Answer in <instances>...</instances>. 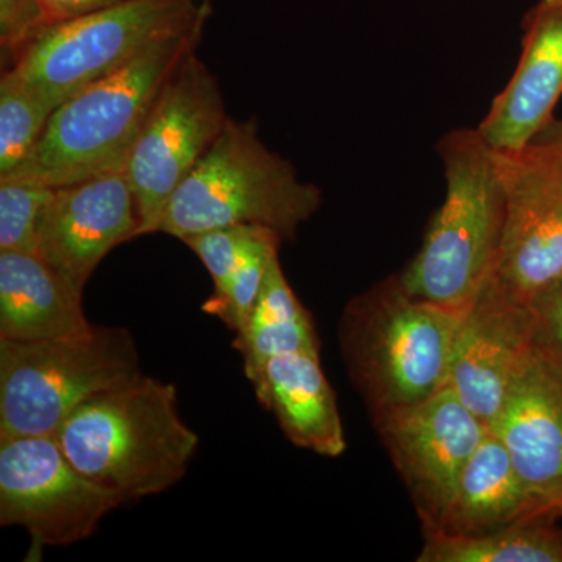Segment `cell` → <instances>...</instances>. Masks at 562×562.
I'll list each match as a JSON object with an SVG mask.
<instances>
[{"instance_id":"5b68a950","label":"cell","mask_w":562,"mask_h":562,"mask_svg":"<svg viewBox=\"0 0 562 562\" xmlns=\"http://www.w3.org/2000/svg\"><path fill=\"white\" fill-rule=\"evenodd\" d=\"M322 205L316 184L262 143L257 120L228 117L224 131L166 205L160 232L181 243L232 225H260L294 241Z\"/></svg>"},{"instance_id":"7402d4cb","label":"cell","mask_w":562,"mask_h":562,"mask_svg":"<svg viewBox=\"0 0 562 562\" xmlns=\"http://www.w3.org/2000/svg\"><path fill=\"white\" fill-rule=\"evenodd\" d=\"M55 188L22 177H0V250L36 254L44 211Z\"/></svg>"},{"instance_id":"6da1fadb","label":"cell","mask_w":562,"mask_h":562,"mask_svg":"<svg viewBox=\"0 0 562 562\" xmlns=\"http://www.w3.org/2000/svg\"><path fill=\"white\" fill-rule=\"evenodd\" d=\"M205 29L195 25L165 36L127 65L74 92L54 110L36 146L9 176L58 188L125 169L166 81L198 50Z\"/></svg>"},{"instance_id":"52a82bcc","label":"cell","mask_w":562,"mask_h":562,"mask_svg":"<svg viewBox=\"0 0 562 562\" xmlns=\"http://www.w3.org/2000/svg\"><path fill=\"white\" fill-rule=\"evenodd\" d=\"M213 0H122L50 25L13 68L57 109L165 36L209 24Z\"/></svg>"},{"instance_id":"7c38bea8","label":"cell","mask_w":562,"mask_h":562,"mask_svg":"<svg viewBox=\"0 0 562 562\" xmlns=\"http://www.w3.org/2000/svg\"><path fill=\"white\" fill-rule=\"evenodd\" d=\"M139 214L125 169L55 188L44 211L36 255L80 291L103 258L139 238Z\"/></svg>"},{"instance_id":"8992f818","label":"cell","mask_w":562,"mask_h":562,"mask_svg":"<svg viewBox=\"0 0 562 562\" xmlns=\"http://www.w3.org/2000/svg\"><path fill=\"white\" fill-rule=\"evenodd\" d=\"M140 375L128 328L92 325L66 338L0 339V439L55 435L81 403Z\"/></svg>"},{"instance_id":"ffe728a7","label":"cell","mask_w":562,"mask_h":562,"mask_svg":"<svg viewBox=\"0 0 562 562\" xmlns=\"http://www.w3.org/2000/svg\"><path fill=\"white\" fill-rule=\"evenodd\" d=\"M558 513L536 514L506 527L453 535L424 530L419 562H562V530Z\"/></svg>"},{"instance_id":"83f0119b","label":"cell","mask_w":562,"mask_h":562,"mask_svg":"<svg viewBox=\"0 0 562 562\" xmlns=\"http://www.w3.org/2000/svg\"><path fill=\"white\" fill-rule=\"evenodd\" d=\"M543 132L549 133L550 136H553L554 139L560 140L562 144V120L553 121Z\"/></svg>"},{"instance_id":"ba28073f","label":"cell","mask_w":562,"mask_h":562,"mask_svg":"<svg viewBox=\"0 0 562 562\" xmlns=\"http://www.w3.org/2000/svg\"><path fill=\"white\" fill-rule=\"evenodd\" d=\"M220 80L191 52L166 81L128 155L125 172L139 214V236L160 232L173 192L228 121Z\"/></svg>"},{"instance_id":"e0dca14e","label":"cell","mask_w":562,"mask_h":562,"mask_svg":"<svg viewBox=\"0 0 562 562\" xmlns=\"http://www.w3.org/2000/svg\"><path fill=\"white\" fill-rule=\"evenodd\" d=\"M91 328L83 291L40 255L0 250V339L44 341Z\"/></svg>"},{"instance_id":"ac0fdd59","label":"cell","mask_w":562,"mask_h":562,"mask_svg":"<svg viewBox=\"0 0 562 562\" xmlns=\"http://www.w3.org/2000/svg\"><path fill=\"white\" fill-rule=\"evenodd\" d=\"M543 513L525 490L508 450L490 430L465 464L438 530L475 535Z\"/></svg>"},{"instance_id":"4316f807","label":"cell","mask_w":562,"mask_h":562,"mask_svg":"<svg viewBox=\"0 0 562 562\" xmlns=\"http://www.w3.org/2000/svg\"><path fill=\"white\" fill-rule=\"evenodd\" d=\"M41 2L46 9L50 25H54L81 16V14L91 13V11L105 9V7L114 5L122 0H41Z\"/></svg>"},{"instance_id":"d6986e66","label":"cell","mask_w":562,"mask_h":562,"mask_svg":"<svg viewBox=\"0 0 562 562\" xmlns=\"http://www.w3.org/2000/svg\"><path fill=\"white\" fill-rule=\"evenodd\" d=\"M235 335L233 347L241 355L247 380L272 358L302 351L321 355L312 314L288 283L279 254L273 255L257 302Z\"/></svg>"},{"instance_id":"8fae6325","label":"cell","mask_w":562,"mask_h":562,"mask_svg":"<svg viewBox=\"0 0 562 562\" xmlns=\"http://www.w3.org/2000/svg\"><path fill=\"white\" fill-rule=\"evenodd\" d=\"M375 428L416 503L424 530H438L465 464L490 431L486 422L447 384Z\"/></svg>"},{"instance_id":"cb8c5ba5","label":"cell","mask_w":562,"mask_h":562,"mask_svg":"<svg viewBox=\"0 0 562 562\" xmlns=\"http://www.w3.org/2000/svg\"><path fill=\"white\" fill-rule=\"evenodd\" d=\"M281 244L280 236H272L251 250L238 271L233 273L227 288L203 303V312L220 317L228 330L238 331L257 302L269 265L273 255L279 254Z\"/></svg>"},{"instance_id":"44dd1931","label":"cell","mask_w":562,"mask_h":562,"mask_svg":"<svg viewBox=\"0 0 562 562\" xmlns=\"http://www.w3.org/2000/svg\"><path fill=\"white\" fill-rule=\"evenodd\" d=\"M54 109L14 69L0 79V177L16 171L38 143Z\"/></svg>"},{"instance_id":"3957f363","label":"cell","mask_w":562,"mask_h":562,"mask_svg":"<svg viewBox=\"0 0 562 562\" xmlns=\"http://www.w3.org/2000/svg\"><path fill=\"white\" fill-rule=\"evenodd\" d=\"M446 198L416 257L398 273L406 292L464 313L497 266L506 190L497 151L479 128H457L438 144Z\"/></svg>"},{"instance_id":"277c9868","label":"cell","mask_w":562,"mask_h":562,"mask_svg":"<svg viewBox=\"0 0 562 562\" xmlns=\"http://www.w3.org/2000/svg\"><path fill=\"white\" fill-rule=\"evenodd\" d=\"M461 317L414 297L398 276L350 301L339 327L342 358L373 425L447 386Z\"/></svg>"},{"instance_id":"603a6c76","label":"cell","mask_w":562,"mask_h":562,"mask_svg":"<svg viewBox=\"0 0 562 562\" xmlns=\"http://www.w3.org/2000/svg\"><path fill=\"white\" fill-rule=\"evenodd\" d=\"M272 236L280 235L260 225H232V227L198 233L184 239L183 243L205 266L213 279V294H217L227 288L233 273L238 271L251 250L257 249L261 243L268 241Z\"/></svg>"},{"instance_id":"5bb4252c","label":"cell","mask_w":562,"mask_h":562,"mask_svg":"<svg viewBox=\"0 0 562 562\" xmlns=\"http://www.w3.org/2000/svg\"><path fill=\"white\" fill-rule=\"evenodd\" d=\"M490 430L508 450L525 490L547 513L562 508V372L532 347Z\"/></svg>"},{"instance_id":"2e32d148","label":"cell","mask_w":562,"mask_h":562,"mask_svg":"<svg viewBox=\"0 0 562 562\" xmlns=\"http://www.w3.org/2000/svg\"><path fill=\"white\" fill-rule=\"evenodd\" d=\"M262 408L273 414L295 447L321 457H341L346 431L335 391L322 371L321 355L276 357L249 380Z\"/></svg>"},{"instance_id":"4fadbf2b","label":"cell","mask_w":562,"mask_h":562,"mask_svg":"<svg viewBox=\"0 0 562 562\" xmlns=\"http://www.w3.org/2000/svg\"><path fill=\"white\" fill-rule=\"evenodd\" d=\"M532 347L530 308L490 281L462 313L447 384L490 427Z\"/></svg>"},{"instance_id":"f1b7e54d","label":"cell","mask_w":562,"mask_h":562,"mask_svg":"<svg viewBox=\"0 0 562 562\" xmlns=\"http://www.w3.org/2000/svg\"><path fill=\"white\" fill-rule=\"evenodd\" d=\"M560 519L562 520V508H561V513H560Z\"/></svg>"},{"instance_id":"9c48e42d","label":"cell","mask_w":562,"mask_h":562,"mask_svg":"<svg viewBox=\"0 0 562 562\" xmlns=\"http://www.w3.org/2000/svg\"><path fill=\"white\" fill-rule=\"evenodd\" d=\"M124 505L68 460L55 435L0 439V525L24 528L33 549L85 541Z\"/></svg>"},{"instance_id":"d4e9b609","label":"cell","mask_w":562,"mask_h":562,"mask_svg":"<svg viewBox=\"0 0 562 562\" xmlns=\"http://www.w3.org/2000/svg\"><path fill=\"white\" fill-rule=\"evenodd\" d=\"M49 27L50 21L41 0H0L2 69L13 68Z\"/></svg>"},{"instance_id":"484cf974","label":"cell","mask_w":562,"mask_h":562,"mask_svg":"<svg viewBox=\"0 0 562 562\" xmlns=\"http://www.w3.org/2000/svg\"><path fill=\"white\" fill-rule=\"evenodd\" d=\"M528 308L532 316L536 349L562 372V279Z\"/></svg>"},{"instance_id":"7a4b0ae2","label":"cell","mask_w":562,"mask_h":562,"mask_svg":"<svg viewBox=\"0 0 562 562\" xmlns=\"http://www.w3.org/2000/svg\"><path fill=\"white\" fill-rule=\"evenodd\" d=\"M68 460L125 505L183 480L199 447L176 384L143 375L81 403L55 431Z\"/></svg>"},{"instance_id":"9a60e30c","label":"cell","mask_w":562,"mask_h":562,"mask_svg":"<svg viewBox=\"0 0 562 562\" xmlns=\"http://www.w3.org/2000/svg\"><path fill=\"white\" fill-rule=\"evenodd\" d=\"M561 98L562 0H538L524 20L516 70L476 128L494 150H524L552 124Z\"/></svg>"},{"instance_id":"30bf717a","label":"cell","mask_w":562,"mask_h":562,"mask_svg":"<svg viewBox=\"0 0 562 562\" xmlns=\"http://www.w3.org/2000/svg\"><path fill=\"white\" fill-rule=\"evenodd\" d=\"M497 155L506 217L491 283L530 306L562 279V144L542 132L524 150Z\"/></svg>"}]
</instances>
